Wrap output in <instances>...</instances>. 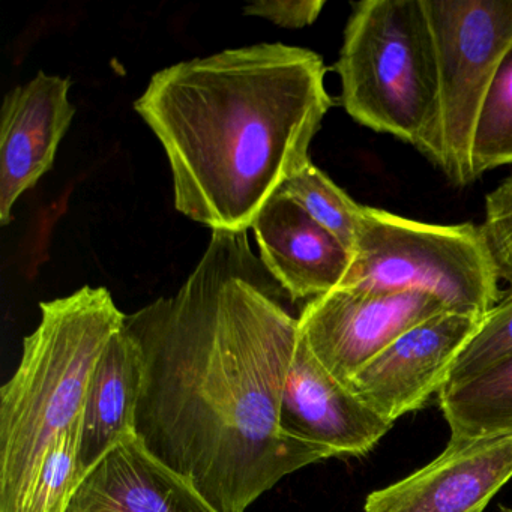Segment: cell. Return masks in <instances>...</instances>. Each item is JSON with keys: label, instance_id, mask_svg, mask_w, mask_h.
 <instances>
[{"label": "cell", "instance_id": "obj_16", "mask_svg": "<svg viewBox=\"0 0 512 512\" xmlns=\"http://www.w3.org/2000/svg\"><path fill=\"white\" fill-rule=\"evenodd\" d=\"M512 164V43L503 55L482 104L472 145L475 181Z\"/></svg>", "mask_w": 512, "mask_h": 512}, {"label": "cell", "instance_id": "obj_20", "mask_svg": "<svg viewBox=\"0 0 512 512\" xmlns=\"http://www.w3.org/2000/svg\"><path fill=\"white\" fill-rule=\"evenodd\" d=\"M479 232L497 278L512 289V176L485 197V217Z\"/></svg>", "mask_w": 512, "mask_h": 512}, {"label": "cell", "instance_id": "obj_5", "mask_svg": "<svg viewBox=\"0 0 512 512\" xmlns=\"http://www.w3.org/2000/svg\"><path fill=\"white\" fill-rule=\"evenodd\" d=\"M340 287L424 292L452 313L484 317L502 298L479 226L428 224L362 206L352 263Z\"/></svg>", "mask_w": 512, "mask_h": 512}, {"label": "cell", "instance_id": "obj_14", "mask_svg": "<svg viewBox=\"0 0 512 512\" xmlns=\"http://www.w3.org/2000/svg\"><path fill=\"white\" fill-rule=\"evenodd\" d=\"M142 385V350L124 323L98 359L89 383L80 443L85 476L119 443L136 437Z\"/></svg>", "mask_w": 512, "mask_h": 512}, {"label": "cell", "instance_id": "obj_4", "mask_svg": "<svg viewBox=\"0 0 512 512\" xmlns=\"http://www.w3.org/2000/svg\"><path fill=\"white\" fill-rule=\"evenodd\" d=\"M335 71L347 115L442 167L439 73L424 0L353 5Z\"/></svg>", "mask_w": 512, "mask_h": 512}, {"label": "cell", "instance_id": "obj_15", "mask_svg": "<svg viewBox=\"0 0 512 512\" xmlns=\"http://www.w3.org/2000/svg\"><path fill=\"white\" fill-rule=\"evenodd\" d=\"M439 406L451 440L512 434V355L472 379L443 386Z\"/></svg>", "mask_w": 512, "mask_h": 512}, {"label": "cell", "instance_id": "obj_17", "mask_svg": "<svg viewBox=\"0 0 512 512\" xmlns=\"http://www.w3.org/2000/svg\"><path fill=\"white\" fill-rule=\"evenodd\" d=\"M280 191L295 200L344 247L353 250L361 223L362 205L350 199L346 191L314 166L313 161L289 179Z\"/></svg>", "mask_w": 512, "mask_h": 512}, {"label": "cell", "instance_id": "obj_18", "mask_svg": "<svg viewBox=\"0 0 512 512\" xmlns=\"http://www.w3.org/2000/svg\"><path fill=\"white\" fill-rule=\"evenodd\" d=\"M80 443L82 418L56 437L47 449L25 512H67L85 478Z\"/></svg>", "mask_w": 512, "mask_h": 512}, {"label": "cell", "instance_id": "obj_9", "mask_svg": "<svg viewBox=\"0 0 512 512\" xmlns=\"http://www.w3.org/2000/svg\"><path fill=\"white\" fill-rule=\"evenodd\" d=\"M394 422L362 403L308 349L299 332L283 395L278 427L283 436L325 449L331 457L368 454Z\"/></svg>", "mask_w": 512, "mask_h": 512}, {"label": "cell", "instance_id": "obj_13", "mask_svg": "<svg viewBox=\"0 0 512 512\" xmlns=\"http://www.w3.org/2000/svg\"><path fill=\"white\" fill-rule=\"evenodd\" d=\"M67 512H218L136 437L119 443L77 488Z\"/></svg>", "mask_w": 512, "mask_h": 512}, {"label": "cell", "instance_id": "obj_19", "mask_svg": "<svg viewBox=\"0 0 512 512\" xmlns=\"http://www.w3.org/2000/svg\"><path fill=\"white\" fill-rule=\"evenodd\" d=\"M512 355V289L485 314L478 331L455 359L448 382H464Z\"/></svg>", "mask_w": 512, "mask_h": 512}, {"label": "cell", "instance_id": "obj_1", "mask_svg": "<svg viewBox=\"0 0 512 512\" xmlns=\"http://www.w3.org/2000/svg\"><path fill=\"white\" fill-rule=\"evenodd\" d=\"M259 265L247 232H214L175 296L125 317L143 356L137 439L218 512H245L287 475L331 458L280 433L299 325Z\"/></svg>", "mask_w": 512, "mask_h": 512}, {"label": "cell", "instance_id": "obj_3", "mask_svg": "<svg viewBox=\"0 0 512 512\" xmlns=\"http://www.w3.org/2000/svg\"><path fill=\"white\" fill-rule=\"evenodd\" d=\"M125 317L106 287L41 304L0 389V512H25L47 449L82 418L95 365Z\"/></svg>", "mask_w": 512, "mask_h": 512}, {"label": "cell", "instance_id": "obj_2", "mask_svg": "<svg viewBox=\"0 0 512 512\" xmlns=\"http://www.w3.org/2000/svg\"><path fill=\"white\" fill-rule=\"evenodd\" d=\"M322 56L286 44L224 50L154 74L134 109L169 158L175 206L214 232L244 233L311 163L332 98Z\"/></svg>", "mask_w": 512, "mask_h": 512}, {"label": "cell", "instance_id": "obj_12", "mask_svg": "<svg viewBox=\"0 0 512 512\" xmlns=\"http://www.w3.org/2000/svg\"><path fill=\"white\" fill-rule=\"evenodd\" d=\"M251 229L262 265L292 301H311L343 283L352 251L283 191L268 200Z\"/></svg>", "mask_w": 512, "mask_h": 512}, {"label": "cell", "instance_id": "obj_6", "mask_svg": "<svg viewBox=\"0 0 512 512\" xmlns=\"http://www.w3.org/2000/svg\"><path fill=\"white\" fill-rule=\"evenodd\" d=\"M439 73L442 170L475 182L472 145L482 104L512 43V0H424Z\"/></svg>", "mask_w": 512, "mask_h": 512}, {"label": "cell", "instance_id": "obj_10", "mask_svg": "<svg viewBox=\"0 0 512 512\" xmlns=\"http://www.w3.org/2000/svg\"><path fill=\"white\" fill-rule=\"evenodd\" d=\"M512 479V434L451 440L439 457L368 494L364 512H484Z\"/></svg>", "mask_w": 512, "mask_h": 512}, {"label": "cell", "instance_id": "obj_7", "mask_svg": "<svg viewBox=\"0 0 512 512\" xmlns=\"http://www.w3.org/2000/svg\"><path fill=\"white\" fill-rule=\"evenodd\" d=\"M446 310L424 292H367L337 287L307 302L299 332L317 361L343 385L392 341Z\"/></svg>", "mask_w": 512, "mask_h": 512}, {"label": "cell", "instance_id": "obj_21", "mask_svg": "<svg viewBox=\"0 0 512 512\" xmlns=\"http://www.w3.org/2000/svg\"><path fill=\"white\" fill-rule=\"evenodd\" d=\"M323 7V0H260L247 5L244 14L268 20L280 28L301 29L313 25Z\"/></svg>", "mask_w": 512, "mask_h": 512}, {"label": "cell", "instance_id": "obj_8", "mask_svg": "<svg viewBox=\"0 0 512 512\" xmlns=\"http://www.w3.org/2000/svg\"><path fill=\"white\" fill-rule=\"evenodd\" d=\"M482 319L443 311L424 320L374 356L347 388L388 421L416 412L442 391Z\"/></svg>", "mask_w": 512, "mask_h": 512}, {"label": "cell", "instance_id": "obj_11", "mask_svg": "<svg viewBox=\"0 0 512 512\" xmlns=\"http://www.w3.org/2000/svg\"><path fill=\"white\" fill-rule=\"evenodd\" d=\"M71 80L40 73L8 92L0 115V223L13 221L19 197L52 169L76 109Z\"/></svg>", "mask_w": 512, "mask_h": 512}]
</instances>
